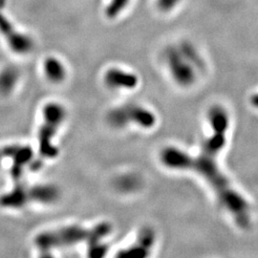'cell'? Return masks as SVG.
<instances>
[{"label": "cell", "instance_id": "6da1fadb", "mask_svg": "<svg viewBox=\"0 0 258 258\" xmlns=\"http://www.w3.org/2000/svg\"><path fill=\"white\" fill-rule=\"evenodd\" d=\"M209 121L212 134L204 140L197 155H190L169 146L161 152V161L166 167L197 173L211 187L219 204L231 214L235 223L240 228L247 229L251 223L250 206L233 188L217 164V156L227 141L230 126L229 114L222 106H213L209 112Z\"/></svg>", "mask_w": 258, "mask_h": 258}, {"label": "cell", "instance_id": "7a4b0ae2", "mask_svg": "<svg viewBox=\"0 0 258 258\" xmlns=\"http://www.w3.org/2000/svg\"><path fill=\"white\" fill-rule=\"evenodd\" d=\"M110 232L111 226L108 223H101L91 230L79 226H70L39 235L36 238V244L44 252L54 248L68 247L82 241L94 244L99 243L100 239L109 235Z\"/></svg>", "mask_w": 258, "mask_h": 258}, {"label": "cell", "instance_id": "3957f363", "mask_svg": "<svg viewBox=\"0 0 258 258\" xmlns=\"http://www.w3.org/2000/svg\"><path fill=\"white\" fill-rule=\"evenodd\" d=\"M44 122L40 131V151L45 158H55L59 154L53 145V138L65 118L64 108L57 103H49L43 110Z\"/></svg>", "mask_w": 258, "mask_h": 258}, {"label": "cell", "instance_id": "277c9868", "mask_svg": "<svg viewBox=\"0 0 258 258\" xmlns=\"http://www.w3.org/2000/svg\"><path fill=\"white\" fill-rule=\"evenodd\" d=\"M108 121L116 127H122L133 122L148 128L156 123V117L151 111L141 105L125 104L113 109L108 114Z\"/></svg>", "mask_w": 258, "mask_h": 258}, {"label": "cell", "instance_id": "5b68a950", "mask_svg": "<svg viewBox=\"0 0 258 258\" xmlns=\"http://www.w3.org/2000/svg\"><path fill=\"white\" fill-rule=\"evenodd\" d=\"M0 34L5 38L8 45L17 54L26 55L33 47L32 39L19 32L14 25L0 14Z\"/></svg>", "mask_w": 258, "mask_h": 258}, {"label": "cell", "instance_id": "8992f818", "mask_svg": "<svg viewBox=\"0 0 258 258\" xmlns=\"http://www.w3.org/2000/svg\"><path fill=\"white\" fill-rule=\"evenodd\" d=\"M155 241V234L151 229H143L139 235L136 244L122 251L119 257L122 258H145L148 256Z\"/></svg>", "mask_w": 258, "mask_h": 258}, {"label": "cell", "instance_id": "52a82bcc", "mask_svg": "<svg viewBox=\"0 0 258 258\" xmlns=\"http://www.w3.org/2000/svg\"><path fill=\"white\" fill-rule=\"evenodd\" d=\"M105 82L113 88L133 89L138 84V78L129 72L112 68L106 72L104 77Z\"/></svg>", "mask_w": 258, "mask_h": 258}, {"label": "cell", "instance_id": "ba28073f", "mask_svg": "<svg viewBox=\"0 0 258 258\" xmlns=\"http://www.w3.org/2000/svg\"><path fill=\"white\" fill-rule=\"evenodd\" d=\"M168 65L175 79L184 85L191 83L194 79L193 70L184 61V59L179 58L177 54L170 53L168 56Z\"/></svg>", "mask_w": 258, "mask_h": 258}, {"label": "cell", "instance_id": "9c48e42d", "mask_svg": "<svg viewBox=\"0 0 258 258\" xmlns=\"http://www.w3.org/2000/svg\"><path fill=\"white\" fill-rule=\"evenodd\" d=\"M4 154L6 156L14 157L15 163L12 169V174L15 179H19L21 176V171L23 165L27 164L32 158V150L30 147H20L17 145H12L6 147Z\"/></svg>", "mask_w": 258, "mask_h": 258}, {"label": "cell", "instance_id": "30bf717a", "mask_svg": "<svg viewBox=\"0 0 258 258\" xmlns=\"http://www.w3.org/2000/svg\"><path fill=\"white\" fill-rule=\"evenodd\" d=\"M29 201H37L40 203H53L59 198V189L52 185H41L27 188Z\"/></svg>", "mask_w": 258, "mask_h": 258}, {"label": "cell", "instance_id": "8fae6325", "mask_svg": "<svg viewBox=\"0 0 258 258\" xmlns=\"http://www.w3.org/2000/svg\"><path fill=\"white\" fill-rule=\"evenodd\" d=\"M28 201L29 198L27 188H24L20 185L15 188L12 192L0 198L1 206L9 208H21Z\"/></svg>", "mask_w": 258, "mask_h": 258}, {"label": "cell", "instance_id": "7c38bea8", "mask_svg": "<svg viewBox=\"0 0 258 258\" xmlns=\"http://www.w3.org/2000/svg\"><path fill=\"white\" fill-rule=\"evenodd\" d=\"M44 72L52 82H61L66 76L64 65L56 58H48L44 62Z\"/></svg>", "mask_w": 258, "mask_h": 258}, {"label": "cell", "instance_id": "4fadbf2b", "mask_svg": "<svg viewBox=\"0 0 258 258\" xmlns=\"http://www.w3.org/2000/svg\"><path fill=\"white\" fill-rule=\"evenodd\" d=\"M19 74L16 69L8 68L0 74V93L9 94L15 87Z\"/></svg>", "mask_w": 258, "mask_h": 258}, {"label": "cell", "instance_id": "5bb4252c", "mask_svg": "<svg viewBox=\"0 0 258 258\" xmlns=\"http://www.w3.org/2000/svg\"><path fill=\"white\" fill-rule=\"evenodd\" d=\"M253 101H254V104L258 107V95H257L256 97H254Z\"/></svg>", "mask_w": 258, "mask_h": 258}]
</instances>
